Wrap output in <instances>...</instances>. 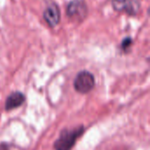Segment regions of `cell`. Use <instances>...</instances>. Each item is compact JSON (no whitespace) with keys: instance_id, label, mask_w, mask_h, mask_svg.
Returning a JSON list of instances; mask_svg holds the SVG:
<instances>
[{"instance_id":"6da1fadb","label":"cell","mask_w":150,"mask_h":150,"mask_svg":"<svg viewBox=\"0 0 150 150\" xmlns=\"http://www.w3.org/2000/svg\"><path fill=\"white\" fill-rule=\"evenodd\" d=\"M84 127L83 126L72 130L64 129L62 131L59 138L55 141L54 148L55 150H71L77 139L83 134Z\"/></svg>"},{"instance_id":"7a4b0ae2","label":"cell","mask_w":150,"mask_h":150,"mask_svg":"<svg viewBox=\"0 0 150 150\" xmlns=\"http://www.w3.org/2000/svg\"><path fill=\"white\" fill-rule=\"evenodd\" d=\"M95 86V77L94 76L86 70L81 71L77 74L74 81V88L75 90L81 93L86 94L92 91Z\"/></svg>"},{"instance_id":"3957f363","label":"cell","mask_w":150,"mask_h":150,"mask_svg":"<svg viewBox=\"0 0 150 150\" xmlns=\"http://www.w3.org/2000/svg\"><path fill=\"white\" fill-rule=\"evenodd\" d=\"M67 15L68 17L74 21H82L83 20L88 12L87 5L83 0H72L69 3L67 6Z\"/></svg>"},{"instance_id":"277c9868","label":"cell","mask_w":150,"mask_h":150,"mask_svg":"<svg viewBox=\"0 0 150 150\" xmlns=\"http://www.w3.org/2000/svg\"><path fill=\"white\" fill-rule=\"evenodd\" d=\"M112 8L120 12H126L128 15H136L141 8L138 0H112Z\"/></svg>"},{"instance_id":"5b68a950","label":"cell","mask_w":150,"mask_h":150,"mask_svg":"<svg viewBox=\"0 0 150 150\" xmlns=\"http://www.w3.org/2000/svg\"><path fill=\"white\" fill-rule=\"evenodd\" d=\"M43 18L48 26L55 27L61 20V11L59 6L55 3L50 4L43 11Z\"/></svg>"},{"instance_id":"8992f818","label":"cell","mask_w":150,"mask_h":150,"mask_svg":"<svg viewBox=\"0 0 150 150\" xmlns=\"http://www.w3.org/2000/svg\"><path fill=\"white\" fill-rule=\"evenodd\" d=\"M25 102V95L19 91L12 92L8 96L5 101V109L7 111L16 109Z\"/></svg>"},{"instance_id":"52a82bcc","label":"cell","mask_w":150,"mask_h":150,"mask_svg":"<svg viewBox=\"0 0 150 150\" xmlns=\"http://www.w3.org/2000/svg\"><path fill=\"white\" fill-rule=\"evenodd\" d=\"M133 43V40L130 37H126L122 42H121V45H120V48L124 51V52H127L128 49L130 48L131 45Z\"/></svg>"},{"instance_id":"ba28073f","label":"cell","mask_w":150,"mask_h":150,"mask_svg":"<svg viewBox=\"0 0 150 150\" xmlns=\"http://www.w3.org/2000/svg\"><path fill=\"white\" fill-rule=\"evenodd\" d=\"M0 150H9V145L5 143H2L0 145Z\"/></svg>"}]
</instances>
